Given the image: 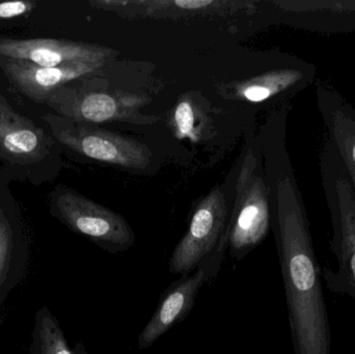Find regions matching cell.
<instances>
[{
    "mask_svg": "<svg viewBox=\"0 0 355 354\" xmlns=\"http://www.w3.org/2000/svg\"><path fill=\"white\" fill-rule=\"evenodd\" d=\"M271 222L294 354H331V330L310 222L285 149L269 177Z\"/></svg>",
    "mask_w": 355,
    "mask_h": 354,
    "instance_id": "obj_1",
    "label": "cell"
},
{
    "mask_svg": "<svg viewBox=\"0 0 355 354\" xmlns=\"http://www.w3.org/2000/svg\"><path fill=\"white\" fill-rule=\"evenodd\" d=\"M319 163L333 226L331 249L338 263L337 272L325 267L321 276L329 290L348 295L355 303V193L339 152L327 134Z\"/></svg>",
    "mask_w": 355,
    "mask_h": 354,
    "instance_id": "obj_2",
    "label": "cell"
},
{
    "mask_svg": "<svg viewBox=\"0 0 355 354\" xmlns=\"http://www.w3.org/2000/svg\"><path fill=\"white\" fill-rule=\"evenodd\" d=\"M271 226L269 188L260 162L248 152L240 168L236 197L227 228V251L233 263H239L258 247Z\"/></svg>",
    "mask_w": 355,
    "mask_h": 354,
    "instance_id": "obj_3",
    "label": "cell"
},
{
    "mask_svg": "<svg viewBox=\"0 0 355 354\" xmlns=\"http://www.w3.org/2000/svg\"><path fill=\"white\" fill-rule=\"evenodd\" d=\"M150 99L144 96L123 91H94L89 83L73 81L54 91L46 104L58 112V116L83 124L107 122L153 125L155 116H145L139 109Z\"/></svg>",
    "mask_w": 355,
    "mask_h": 354,
    "instance_id": "obj_4",
    "label": "cell"
},
{
    "mask_svg": "<svg viewBox=\"0 0 355 354\" xmlns=\"http://www.w3.org/2000/svg\"><path fill=\"white\" fill-rule=\"evenodd\" d=\"M230 215L220 187L212 189L200 200L192 212L185 234L168 260L171 274L187 276L220 247L227 245Z\"/></svg>",
    "mask_w": 355,
    "mask_h": 354,
    "instance_id": "obj_5",
    "label": "cell"
},
{
    "mask_svg": "<svg viewBox=\"0 0 355 354\" xmlns=\"http://www.w3.org/2000/svg\"><path fill=\"white\" fill-rule=\"evenodd\" d=\"M43 120L60 143L92 159L135 170H145L151 161L149 148L135 139L60 116L46 114Z\"/></svg>",
    "mask_w": 355,
    "mask_h": 354,
    "instance_id": "obj_6",
    "label": "cell"
},
{
    "mask_svg": "<svg viewBox=\"0 0 355 354\" xmlns=\"http://www.w3.org/2000/svg\"><path fill=\"white\" fill-rule=\"evenodd\" d=\"M56 216L77 234L83 235L112 255L128 251L137 237L121 214L64 189L54 200Z\"/></svg>",
    "mask_w": 355,
    "mask_h": 354,
    "instance_id": "obj_7",
    "label": "cell"
},
{
    "mask_svg": "<svg viewBox=\"0 0 355 354\" xmlns=\"http://www.w3.org/2000/svg\"><path fill=\"white\" fill-rule=\"evenodd\" d=\"M227 253V245L220 247L193 272L182 276L164 290L153 316L137 338L139 351L155 344L175 326L186 319L193 309L202 287L212 283L218 276Z\"/></svg>",
    "mask_w": 355,
    "mask_h": 354,
    "instance_id": "obj_8",
    "label": "cell"
},
{
    "mask_svg": "<svg viewBox=\"0 0 355 354\" xmlns=\"http://www.w3.org/2000/svg\"><path fill=\"white\" fill-rule=\"evenodd\" d=\"M105 60H80L44 68L26 60L0 55V68L23 95L37 103H46L56 89L78 79L91 76Z\"/></svg>",
    "mask_w": 355,
    "mask_h": 354,
    "instance_id": "obj_9",
    "label": "cell"
},
{
    "mask_svg": "<svg viewBox=\"0 0 355 354\" xmlns=\"http://www.w3.org/2000/svg\"><path fill=\"white\" fill-rule=\"evenodd\" d=\"M114 49L70 39H6L0 37V55L26 60L44 68L80 60H107Z\"/></svg>",
    "mask_w": 355,
    "mask_h": 354,
    "instance_id": "obj_10",
    "label": "cell"
},
{
    "mask_svg": "<svg viewBox=\"0 0 355 354\" xmlns=\"http://www.w3.org/2000/svg\"><path fill=\"white\" fill-rule=\"evenodd\" d=\"M317 68L312 62L293 58L261 74L227 87L232 97L260 103L281 95L296 94L316 80Z\"/></svg>",
    "mask_w": 355,
    "mask_h": 354,
    "instance_id": "obj_11",
    "label": "cell"
},
{
    "mask_svg": "<svg viewBox=\"0 0 355 354\" xmlns=\"http://www.w3.org/2000/svg\"><path fill=\"white\" fill-rule=\"evenodd\" d=\"M316 99L327 134L339 152L355 193V108L329 85H317Z\"/></svg>",
    "mask_w": 355,
    "mask_h": 354,
    "instance_id": "obj_12",
    "label": "cell"
},
{
    "mask_svg": "<svg viewBox=\"0 0 355 354\" xmlns=\"http://www.w3.org/2000/svg\"><path fill=\"white\" fill-rule=\"evenodd\" d=\"M43 131L12 110L0 97V156L15 162H33L47 151Z\"/></svg>",
    "mask_w": 355,
    "mask_h": 354,
    "instance_id": "obj_13",
    "label": "cell"
},
{
    "mask_svg": "<svg viewBox=\"0 0 355 354\" xmlns=\"http://www.w3.org/2000/svg\"><path fill=\"white\" fill-rule=\"evenodd\" d=\"M31 354H75L58 319L46 307L37 314Z\"/></svg>",
    "mask_w": 355,
    "mask_h": 354,
    "instance_id": "obj_14",
    "label": "cell"
},
{
    "mask_svg": "<svg viewBox=\"0 0 355 354\" xmlns=\"http://www.w3.org/2000/svg\"><path fill=\"white\" fill-rule=\"evenodd\" d=\"M202 112L191 99L185 96L177 104L174 112V123L178 136L188 137L198 141L202 135Z\"/></svg>",
    "mask_w": 355,
    "mask_h": 354,
    "instance_id": "obj_15",
    "label": "cell"
},
{
    "mask_svg": "<svg viewBox=\"0 0 355 354\" xmlns=\"http://www.w3.org/2000/svg\"><path fill=\"white\" fill-rule=\"evenodd\" d=\"M14 245L10 228L0 220V293L8 286V276L14 264Z\"/></svg>",
    "mask_w": 355,
    "mask_h": 354,
    "instance_id": "obj_16",
    "label": "cell"
},
{
    "mask_svg": "<svg viewBox=\"0 0 355 354\" xmlns=\"http://www.w3.org/2000/svg\"><path fill=\"white\" fill-rule=\"evenodd\" d=\"M35 3L27 1H8L0 3V19H10L21 16L33 10Z\"/></svg>",
    "mask_w": 355,
    "mask_h": 354,
    "instance_id": "obj_17",
    "label": "cell"
},
{
    "mask_svg": "<svg viewBox=\"0 0 355 354\" xmlns=\"http://www.w3.org/2000/svg\"><path fill=\"white\" fill-rule=\"evenodd\" d=\"M75 354H89L87 353V349H85V345H83V343L81 342V341H78V342L75 344L74 349Z\"/></svg>",
    "mask_w": 355,
    "mask_h": 354,
    "instance_id": "obj_18",
    "label": "cell"
}]
</instances>
